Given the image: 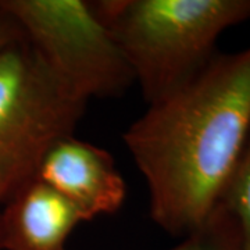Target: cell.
Returning <instances> with one entry per match:
<instances>
[{
	"instance_id": "obj_1",
	"label": "cell",
	"mask_w": 250,
	"mask_h": 250,
	"mask_svg": "<svg viewBox=\"0 0 250 250\" xmlns=\"http://www.w3.org/2000/svg\"><path fill=\"white\" fill-rule=\"evenodd\" d=\"M249 136L250 46L215 53L124 134L153 221L182 238L203 225L223 202Z\"/></svg>"
},
{
	"instance_id": "obj_2",
	"label": "cell",
	"mask_w": 250,
	"mask_h": 250,
	"mask_svg": "<svg viewBox=\"0 0 250 250\" xmlns=\"http://www.w3.org/2000/svg\"><path fill=\"white\" fill-rule=\"evenodd\" d=\"M147 106L185 85L214 56L218 38L250 20V0L90 1Z\"/></svg>"
},
{
	"instance_id": "obj_3",
	"label": "cell",
	"mask_w": 250,
	"mask_h": 250,
	"mask_svg": "<svg viewBox=\"0 0 250 250\" xmlns=\"http://www.w3.org/2000/svg\"><path fill=\"white\" fill-rule=\"evenodd\" d=\"M22 34L0 50V206L38 177L47 152L72 136L86 108Z\"/></svg>"
},
{
	"instance_id": "obj_4",
	"label": "cell",
	"mask_w": 250,
	"mask_h": 250,
	"mask_svg": "<svg viewBox=\"0 0 250 250\" xmlns=\"http://www.w3.org/2000/svg\"><path fill=\"white\" fill-rule=\"evenodd\" d=\"M47 68L82 100L116 98L135 83L104 24L83 0H0Z\"/></svg>"
},
{
	"instance_id": "obj_5",
	"label": "cell",
	"mask_w": 250,
	"mask_h": 250,
	"mask_svg": "<svg viewBox=\"0 0 250 250\" xmlns=\"http://www.w3.org/2000/svg\"><path fill=\"white\" fill-rule=\"evenodd\" d=\"M36 178L68 200L85 221L114 214L126 197V185L113 156L74 135L47 152Z\"/></svg>"
},
{
	"instance_id": "obj_6",
	"label": "cell",
	"mask_w": 250,
	"mask_h": 250,
	"mask_svg": "<svg viewBox=\"0 0 250 250\" xmlns=\"http://www.w3.org/2000/svg\"><path fill=\"white\" fill-rule=\"evenodd\" d=\"M85 218L62 195L35 178L1 206V250H68Z\"/></svg>"
},
{
	"instance_id": "obj_7",
	"label": "cell",
	"mask_w": 250,
	"mask_h": 250,
	"mask_svg": "<svg viewBox=\"0 0 250 250\" xmlns=\"http://www.w3.org/2000/svg\"><path fill=\"white\" fill-rule=\"evenodd\" d=\"M167 250H241L235 218L221 202L203 225Z\"/></svg>"
},
{
	"instance_id": "obj_8",
	"label": "cell",
	"mask_w": 250,
	"mask_h": 250,
	"mask_svg": "<svg viewBox=\"0 0 250 250\" xmlns=\"http://www.w3.org/2000/svg\"><path fill=\"white\" fill-rule=\"evenodd\" d=\"M223 203L235 218L241 250H250V136Z\"/></svg>"
},
{
	"instance_id": "obj_9",
	"label": "cell",
	"mask_w": 250,
	"mask_h": 250,
	"mask_svg": "<svg viewBox=\"0 0 250 250\" xmlns=\"http://www.w3.org/2000/svg\"><path fill=\"white\" fill-rule=\"evenodd\" d=\"M22 36L17 22L3 9H0V50Z\"/></svg>"
},
{
	"instance_id": "obj_10",
	"label": "cell",
	"mask_w": 250,
	"mask_h": 250,
	"mask_svg": "<svg viewBox=\"0 0 250 250\" xmlns=\"http://www.w3.org/2000/svg\"><path fill=\"white\" fill-rule=\"evenodd\" d=\"M0 213H1V206H0ZM0 250H1V228H0Z\"/></svg>"
}]
</instances>
